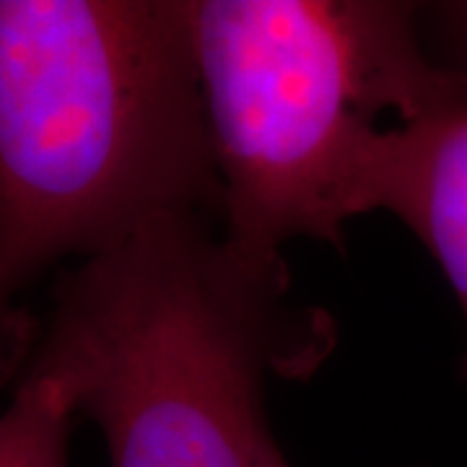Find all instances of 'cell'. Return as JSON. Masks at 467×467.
<instances>
[{"label":"cell","mask_w":467,"mask_h":467,"mask_svg":"<svg viewBox=\"0 0 467 467\" xmlns=\"http://www.w3.org/2000/svg\"><path fill=\"white\" fill-rule=\"evenodd\" d=\"M190 213L221 218V182L187 3L0 0V384L52 263Z\"/></svg>","instance_id":"obj_1"},{"label":"cell","mask_w":467,"mask_h":467,"mask_svg":"<svg viewBox=\"0 0 467 467\" xmlns=\"http://www.w3.org/2000/svg\"><path fill=\"white\" fill-rule=\"evenodd\" d=\"M284 260L242 252L216 218L153 221L55 285L24 374L99 423L112 467H291L265 418L270 371L309 367Z\"/></svg>","instance_id":"obj_2"},{"label":"cell","mask_w":467,"mask_h":467,"mask_svg":"<svg viewBox=\"0 0 467 467\" xmlns=\"http://www.w3.org/2000/svg\"><path fill=\"white\" fill-rule=\"evenodd\" d=\"M221 182V229L263 260L294 239L340 244L364 216L384 115L467 97L420 52L410 11L356 0H187Z\"/></svg>","instance_id":"obj_3"},{"label":"cell","mask_w":467,"mask_h":467,"mask_svg":"<svg viewBox=\"0 0 467 467\" xmlns=\"http://www.w3.org/2000/svg\"><path fill=\"white\" fill-rule=\"evenodd\" d=\"M368 211L418 234L467 317V97L379 133L364 177Z\"/></svg>","instance_id":"obj_4"},{"label":"cell","mask_w":467,"mask_h":467,"mask_svg":"<svg viewBox=\"0 0 467 467\" xmlns=\"http://www.w3.org/2000/svg\"><path fill=\"white\" fill-rule=\"evenodd\" d=\"M73 416L50 379L24 374L14 405L0 416V467H67Z\"/></svg>","instance_id":"obj_5"}]
</instances>
